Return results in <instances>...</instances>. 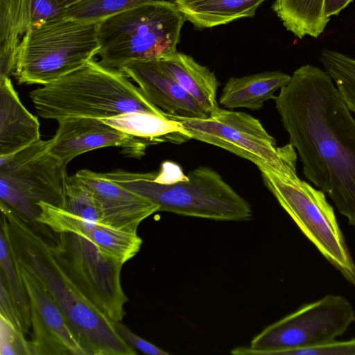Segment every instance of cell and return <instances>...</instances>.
I'll return each instance as SVG.
<instances>
[{
    "label": "cell",
    "mask_w": 355,
    "mask_h": 355,
    "mask_svg": "<svg viewBox=\"0 0 355 355\" xmlns=\"http://www.w3.org/2000/svg\"><path fill=\"white\" fill-rule=\"evenodd\" d=\"M64 12L57 0H0V78L13 73L20 37Z\"/></svg>",
    "instance_id": "cell-16"
},
{
    "label": "cell",
    "mask_w": 355,
    "mask_h": 355,
    "mask_svg": "<svg viewBox=\"0 0 355 355\" xmlns=\"http://www.w3.org/2000/svg\"><path fill=\"white\" fill-rule=\"evenodd\" d=\"M153 0H81L65 8L64 18L98 23L111 16Z\"/></svg>",
    "instance_id": "cell-26"
},
{
    "label": "cell",
    "mask_w": 355,
    "mask_h": 355,
    "mask_svg": "<svg viewBox=\"0 0 355 355\" xmlns=\"http://www.w3.org/2000/svg\"><path fill=\"white\" fill-rule=\"evenodd\" d=\"M120 336L130 345L148 355H168V353L133 333L128 327L118 322L114 323Z\"/></svg>",
    "instance_id": "cell-31"
},
{
    "label": "cell",
    "mask_w": 355,
    "mask_h": 355,
    "mask_svg": "<svg viewBox=\"0 0 355 355\" xmlns=\"http://www.w3.org/2000/svg\"><path fill=\"white\" fill-rule=\"evenodd\" d=\"M0 272L19 311L24 334L31 327V310L26 290L17 269L12 253L6 218L1 214Z\"/></svg>",
    "instance_id": "cell-24"
},
{
    "label": "cell",
    "mask_w": 355,
    "mask_h": 355,
    "mask_svg": "<svg viewBox=\"0 0 355 355\" xmlns=\"http://www.w3.org/2000/svg\"><path fill=\"white\" fill-rule=\"evenodd\" d=\"M58 235L50 248L63 272L112 322H121L128 301L121 282L123 263L83 236Z\"/></svg>",
    "instance_id": "cell-11"
},
{
    "label": "cell",
    "mask_w": 355,
    "mask_h": 355,
    "mask_svg": "<svg viewBox=\"0 0 355 355\" xmlns=\"http://www.w3.org/2000/svg\"><path fill=\"white\" fill-rule=\"evenodd\" d=\"M101 174L155 203L159 211L220 221L253 217L249 202L209 167H198L185 176L179 166L165 162L157 173L117 169Z\"/></svg>",
    "instance_id": "cell-3"
},
{
    "label": "cell",
    "mask_w": 355,
    "mask_h": 355,
    "mask_svg": "<svg viewBox=\"0 0 355 355\" xmlns=\"http://www.w3.org/2000/svg\"><path fill=\"white\" fill-rule=\"evenodd\" d=\"M284 355H355V338L288 351Z\"/></svg>",
    "instance_id": "cell-29"
},
{
    "label": "cell",
    "mask_w": 355,
    "mask_h": 355,
    "mask_svg": "<svg viewBox=\"0 0 355 355\" xmlns=\"http://www.w3.org/2000/svg\"><path fill=\"white\" fill-rule=\"evenodd\" d=\"M40 139V123L24 106L9 77L0 78V156Z\"/></svg>",
    "instance_id": "cell-18"
},
{
    "label": "cell",
    "mask_w": 355,
    "mask_h": 355,
    "mask_svg": "<svg viewBox=\"0 0 355 355\" xmlns=\"http://www.w3.org/2000/svg\"><path fill=\"white\" fill-rule=\"evenodd\" d=\"M355 321V311L343 296L329 294L306 304L268 326L250 347L233 349L235 355H284L288 351L336 340Z\"/></svg>",
    "instance_id": "cell-10"
},
{
    "label": "cell",
    "mask_w": 355,
    "mask_h": 355,
    "mask_svg": "<svg viewBox=\"0 0 355 355\" xmlns=\"http://www.w3.org/2000/svg\"><path fill=\"white\" fill-rule=\"evenodd\" d=\"M261 173L267 188L304 236L355 286V263L324 193L301 180L296 168L282 175Z\"/></svg>",
    "instance_id": "cell-8"
},
{
    "label": "cell",
    "mask_w": 355,
    "mask_h": 355,
    "mask_svg": "<svg viewBox=\"0 0 355 355\" xmlns=\"http://www.w3.org/2000/svg\"><path fill=\"white\" fill-rule=\"evenodd\" d=\"M64 209L87 220L101 223V214L92 193L75 175L68 179Z\"/></svg>",
    "instance_id": "cell-27"
},
{
    "label": "cell",
    "mask_w": 355,
    "mask_h": 355,
    "mask_svg": "<svg viewBox=\"0 0 355 355\" xmlns=\"http://www.w3.org/2000/svg\"><path fill=\"white\" fill-rule=\"evenodd\" d=\"M353 0H325V15L328 18L338 15Z\"/></svg>",
    "instance_id": "cell-32"
},
{
    "label": "cell",
    "mask_w": 355,
    "mask_h": 355,
    "mask_svg": "<svg viewBox=\"0 0 355 355\" xmlns=\"http://www.w3.org/2000/svg\"><path fill=\"white\" fill-rule=\"evenodd\" d=\"M0 317L4 318L18 329L24 331L17 307L9 291L3 275L0 272Z\"/></svg>",
    "instance_id": "cell-30"
},
{
    "label": "cell",
    "mask_w": 355,
    "mask_h": 355,
    "mask_svg": "<svg viewBox=\"0 0 355 355\" xmlns=\"http://www.w3.org/2000/svg\"><path fill=\"white\" fill-rule=\"evenodd\" d=\"M16 262L28 297L35 355H86L46 289L30 268Z\"/></svg>",
    "instance_id": "cell-12"
},
{
    "label": "cell",
    "mask_w": 355,
    "mask_h": 355,
    "mask_svg": "<svg viewBox=\"0 0 355 355\" xmlns=\"http://www.w3.org/2000/svg\"><path fill=\"white\" fill-rule=\"evenodd\" d=\"M36 205L39 223L49 227L56 234L73 233L83 236L123 264L140 250L142 239L137 233L87 220L63 208L44 202H40Z\"/></svg>",
    "instance_id": "cell-15"
},
{
    "label": "cell",
    "mask_w": 355,
    "mask_h": 355,
    "mask_svg": "<svg viewBox=\"0 0 355 355\" xmlns=\"http://www.w3.org/2000/svg\"><path fill=\"white\" fill-rule=\"evenodd\" d=\"M275 101L304 176L355 227V118L332 79L318 67L302 66Z\"/></svg>",
    "instance_id": "cell-1"
},
{
    "label": "cell",
    "mask_w": 355,
    "mask_h": 355,
    "mask_svg": "<svg viewBox=\"0 0 355 355\" xmlns=\"http://www.w3.org/2000/svg\"><path fill=\"white\" fill-rule=\"evenodd\" d=\"M75 176L92 193L104 225L137 233L139 224L159 211L157 205L105 178L101 173L82 169Z\"/></svg>",
    "instance_id": "cell-14"
},
{
    "label": "cell",
    "mask_w": 355,
    "mask_h": 355,
    "mask_svg": "<svg viewBox=\"0 0 355 355\" xmlns=\"http://www.w3.org/2000/svg\"><path fill=\"white\" fill-rule=\"evenodd\" d=\"M97 26L63 17L30 29L12 73L18 83L45 85L93 59L99 49Z\"/></svg>",
    "instance_id": "cell-6"
},
{
    "label": "cell",
    "mask_w": 355,
    "mask_h": 355,
    "mask_svg": "<svg viewBox=\"0 0 355 355\" xmlns=\"http://www.w3.org/2000/svg\"><path fill=\"white\" fill-rule=\"evenodd\" d=\"M159 60L178 85L209 115L220 108L216 101L219 83L208 68L198 64L192 57L178 51Z\"/></svg>",
    "instance_id": "cell-19"
},
{
    "label": "cell",
    "mask_w": 355,
    "mask_h": 355,
    "mask_svg": "<svg viewBox=\"0 0 355 355\" xmlns=\"http://www.w3.org/2000/svg\"><path fill=\"white\" fill-rule=\"evenodd\" d=\"M165 116L178 121L191 139L223 148L257 166L260 171L282 175L296 167L297 153L288 143L279 147L259 119L221 109L204 118Z\"/></svg>",
    "instance_id": "cell-9"
},
{
    "label": "cell",
    "mask_w": 355,
    "mask_h": 355,
    "mask_svg": "<svg viewBox=\"0 0 355 355\" xmlns=\"http://www.w3.org/2000/svg\"><path fill=\"white\" fill-rule=\"evenodd\" d=\"M24 331L0 317V354L35 355L30 341L24 337Z\"/></svg>",
    "instance_id": "cell-28"
},
{
    "label": "cell",
    "mask_w": 355,
    "mask_h": 355,
    "mask_svg": "<svg viewBox=\"0 0 355 355\" xmlns=\"http://www.w3.org/2000/svg\"><path fill=\"white\" fill-rule=\"evenodd\" d=\"M320 60L334 81L347 107L355 114V58L323 49Z\"/></svg>",
    "instance_id": "cell-25"
},
{
    "label": "cell",
    "mask_w": 355,
    "mask_h": 355,
    "mask_svg": "<svg viewBox=\"0 0 355 355\" xmlns=\"http://www.w3.org/2000/svg\"><path fill=\"white\" fill-rule=\"evenodd\" d=\"M185 20L173 3L153 0L98 23V62L120 69L132 61L162 59L176 52Z\"/></svg>",
    "instance_id": "cell-5"
},
{
    "label": "cell",
    "mask_w": 355,
    "mask_h": 355,
    "mask_svg": "<svg viewBox=\"0 0 355 355\" xmlns=\"http://www.w3.org/2000/svg\"><path fill=\"white\" fill-rule=\"evenodd\" d=\"M119 70L137 83L151 103L166 113L190 118L209 116L178 85L159 59L130 62L123 65Z\"/></svg>",
    "instance_id": "cell-17"
},
{
    "label": "cell",
    "mask_w": 355,
    "mask_h": 355,
    "mask_svg": "<svg viewBox=\"0 0 355 355\" xmlns=\"http://www.w3.org/2000/svg\"><path fill=\"white\" fill-rule=\"evenodd\" d=\"M58 122L50 152L67 165L76 157L104 147L119 146L128 156L141 157L148 141L122 132L102 119L67 117Z\"/></svg>",
    "instance_id": "cell-13"
},
{
    "label": "cell",
    "mask_w": 355,
    "mask_h": 355,
    "mask_svg": "<svg viewBox=\"0 0 355 355\" xmlns=\"http://www.w3.org/2000/svg\"><path fill=\"white\" fill-rule=\"evenodd\" d=\"M52 139L33 143L0 156V202L39 230L37 203L64 208L69 176L66 166L50 152Z\"/></svg>",
    "instance_id": "cell-7"
},
{
    "label": "cell",
    "mask_w": 355,
    "mask_h": 355,
    "mask_svg": "<svg viewBox=\"0 0 355 355\" xmlns=\"http://www.w3.org/2000/svg\"><path fill=\"white\" fill-rule=\"evenodd\" d=\"M185 19L200 28H211L254 16L266 0H174Z\"/></svg>",
    "instance_id": "cell-22"
},
{
    "label": "cell",
    "mask_w": 355,
    "mask_h": 355,
    "mask_svg": "<svg viewBox=\"0 0 355 355\" xmlns=\"http://www.w3.org/2000/svg\"><path fill=\"white\" fill-rule=\"evenodd\" d=\"M1 214L8 224L15 259L31 268L60 309L86 355H135L114 324L79 291L63 272L50 244L6 205Z\"/></svg>",
    "instance_id": "cell-2"
},
{
    "label": "cell",
    "mask_w": 355,
    "mask_h": 355,
    "mask_svg": "<svg viewBox=\"0 0 355 355\" xmlns=\"http://www.w3.org/2000/svg\"><path fill=\"white\" fill-rule=\"evenodd\" d=\"M291 78L279 71L231 77L222 89L219 103L230 109L261 110L266 101L275 99L274 93L286 85Z\"/></svg>",
    "instance_id": "cell-20"
},
{
    "label": "cell",
    "mask_w": 355,
    "mask_h": 355,
    "mask_svg": "<svg viewBox=\"0 0 355 355\" xmlns=\"http://www.w3.org/2000/svg\"><path fill=\"white\" fill-rule=\"evenodd\" d=\"M59 4L64 8H67L81 0H57Z\"/></svg>",
    "instance_id": "cell-33"
},
{
    "label": "cell",
    "mask_w": 355,
    "mask_h": 355,
    "mask_svg": "<svg viewBox=\"0 0 355 355\" xmlns=\"http://www.w3.org/2000/svg\"><path fill=\"white\" fill-rule=\"evenodd\" d=\"M37 114L57 121L67 117L106 119L129 112L166 116L121 70L93 59L29 93Z\"/></svg>",
    "instance_id": "cell-4"
},
{
    "label": "cell",
    "mask_w": 355,
    "mask_h": 355,
    "mask_svg": "<svg viewBox=\"0 0 355 355\" xmlns=\"http://www.w3.org/2000/svg\"><path fill=\"white\" fill-rule=\"evenodd\" d=\"M273 9L286 29L300 39L318 37L329 21L325 0H275Z\"/></svg>",
    "instance_id": "cell-23"
},
{
    "label": "cell",
    "mask_w": 355,
    "mask_h": 355,
    "mask_svg": "<svg viewBox=\"0 0 355 355\" xmlns=\"http://www.w3.org/2000/svg\"><path fill=\"white\" fill-rule=\"evenodd\" d=\"M102 120L150 145L164 142L181 144L191 139L178 121L150 113L129 112Z\"/></svg>",
    "instance_id": "cell-21"
}]
</instances>
